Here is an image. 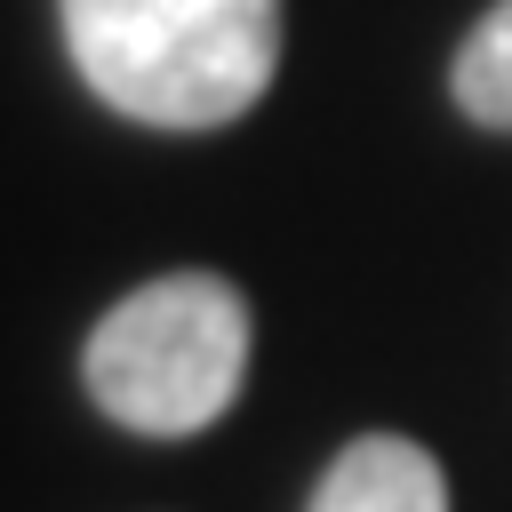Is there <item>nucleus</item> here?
Returning a JSON list of instances; mask_svg holds the SVG:
<instances>
[{
	"instance_id": "f257e3e1",
	"label": "nucleus",
	"mask_w": 512,
	"mask_h": 512,
	"mask_svg": "<svg viewBox=\"0 0 512 512\" xmlns=\"http://www.w3.org/2000/svg\"><path fill=\"white\" fill-rule=\"evenodd\" d=\"M80 80L144 128H224L280 72V0H56Z\"/></svg>"
},
{
	"instance_id": "f03ea898",
	"label": "nucleus",
	"mask_w": 512,
	"mask_h": 512,
	"mask_svg": "<svg viewBox=\"0 0 512 512\" xmlns=\"http://www.w3.org/2000/svg\"><path fill=\"white\" fill-rule=\"evenodd\" d=\"M248 304L216 272H168L120 296L88 336V400L152 440L208 432L248 384Z\"/></svg>"
},
{
	"instance_id": "7ed1b4c3",
	"label": "nucleus",
	"mask_w": 512,
	"mask_h": 512,
	"mask_svg": "<svg viewBox=\"0 0 512 512\" xmlns=\"http://www.w3.org/2000/svg\"><path fill=\"white\" fill-rule=\"evenodd\" d=\"M312 512H448V472H440L416 440L368 432V440H352V448L328 464Z\"/></svg>"
},
{
	"instance_id": "20e7f679",
	"label": "nucleus",
	"mask_w": 512,
	"mask_h": 512,
	"mask_svg": "<svg viewBox=\"0 0 512 512\" xmlns=\"http://www.w3.org/2000/svg\"><path fill=\"white\" fill-rule=\"evenodd\" d=\"M448 88H456V104H464L480 128H504V136H512V0H496V8L472 24V40L456 48Z\"/></svg>"
}]
</instances>
